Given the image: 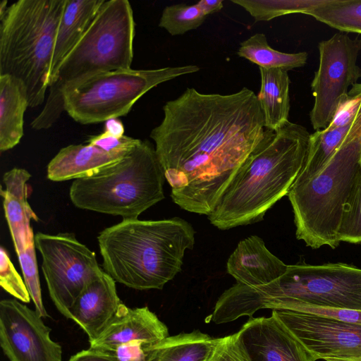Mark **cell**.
<instances>
[{
  "mask_svg": "<svg viewBox=\"0 0 361 361\" xmlns=\"http://www.w3.org/2000/svg\"><path fill=\"white\" fill-rule=\"evenodd\" d=\"M105 0H67L57 29L50 82L69 52L82 37Z\"/></svg>",
  "mask_w": 361,
  "mask_h": 361,
  "instance_id": "ffe728a7",
  "label": "cell"
},
{
  "mask_svg": "<svg viewBox=\"0 0 361 361\" xmlns=\"http://www.w3.org/2000/svg\"><path fill=\"white\" fill-rule=\"evenodd\" d=\"M319 63L311 83L314 98L310 119L315 130L327 128L348 95L357 84L361 69L357 63L361 38L336 33L318 45Z\"/></svg>",
  "mask_w": 361,
  "mask_h": 361,
  "instance_id": "8fae6325",
  "label": "cell"
},
{
  "mask_svg": "<svg viewBox=\"0 0 361 361\" xmlns=\"http://www.w3.org/2000/svg\"><path fill=\"white\" fill-rule=\"evenodd\" d=\"M128 153L108 152L93 145H70L63 147L49 161L47 178L64 181L91 176L117 162Z\"/></svg>",
  "mask_w": 361,
  "mask_h": 361,
  "instance_id": "d6986e66",
  "label": "cell"
},
{
  "mask_svg": "<svg viewBox=\"0 0 361 361\" xmlns=\"http://www.w3.org/2000/svg\"><path fill=\"white\" fill-rule=\"evenodd\" d=\"M0 286L16 299L23 302H30L31 297L25 281L16 271L3 247L0 249Z\"/></svg>",
  "mask_w": 361,
  "mask_h": 361,
  "instance_id": "4dcf8cb0",
  "label": "cell"
},
{
  "mask_svg": "<svg viewBox=\"0 0 361 361\" xmlns=\"http://www.w3.org/2000/svg\"><path fill=\"white\" fill-rule=\"evenodd\" d=\"M199 71L197 66L187 65L100 73L67 89L64 109L81 124L105 122L126 115L140 97L158 85Z\"/></svg>",
  "mask_w": 361,
  "mask_h": 361,
  "instance_id": "9c48e42d",
  "label": "cell"
},
{
  "mask_svg": "<svg viewBox=\"0 0 361 361\" xmlns=\"http://www.w3.org/2000/svg\"><path fill=\"white\" fill-rule=\"evenodd\" d=\"M35 248L34 238L27 243L25 249L17 255L25 285L35 306V311L41 317L45 318L48 317L49 314L42 302Z\"/></svg>",
  "mask_w": 361,
  "mask_h": 361,
  "instance_id": "f1b7e54d",
  "label": "cell"
},
{
  "mask_svg": "<svg viewBox=\"0 0 361 361\" xmlns=\"http://www.w3.org/2000/svg\"><path fill=\"white\" fill-rule=\"evenodd\" d=\"M141 141L127 135L115 137L104 132L90 137L87 143L93 145L106 152L128 153L133 150Z\"/></svg>",
  "mask_w": 361,
  "mask_h": 361,
  "instance_id": "1f68e13d",
  "label": "cell"
},
{
  "mask_svg": "<svg viewBox=\"0 0 361 361\" xmlns=\"http://www.w3.org/2000/svg\"><path fill=\"white\" fill-rule=\"evenodd\" d=\"M165 179L155 147L141 140L117 162L74 180L69 197L79 209L137 219L164 199Z\"/></svg>",
  "mask_w": 361,
  "mask_h": 361,
  "instance_id": "ba28073f",
  "label": "cell"
},
{
  "mask_svg": "<svg viewBox=\"0 0 361 361\" xmlns=\"http://www.w3.org/2000/svg\"><path fill=\"white\" fill-rule=\"evenodd\" d=\"M353 122L345 126L329 125L325 129L316 130L310 135L304 166L294 183L314 177L327 164L343 144Z\"/></svg>",
  "mask_w": 361,
  "mask_h": 361,
  "instance_id": "cb8c5ba5",
  "label": "cell"
},
{
  "mask_svg": "<svg viewBox=\"0 0 361 361\" xmlns=\"http://www.w3.org/2000/svg\"><path fill=\"white\" fill-rule=\"evenodd\" d=\"M142 341H133L118 347L114 352L120 361H145L149 349L151 348Z\"/></svg>",
  "mask_w": 361,
  "mask_h": 361,
  "instance_id": "836d02e7",
  "label": "cell"
},
{
  "mask_svg": "<svg viewBox=\"0 0 361 361\" xmlns=\"http://www.w3.org/2000/svg\"><path fill=\"white\" fill-rule=\"evenodd\" d=\"M135 23L128 0H105L88 28L64 59L49 85L45 104L31 122L51 128L65 111L66 90L92 76L131 68Z\"/></svg>",
  "mask_w": 361,
  "mask_h": 361,
  "instance_id": "5b68a950",
  "label": "cell"
},
{
  "mask_svg": "<svg viewBox=\"0 0 361 361\" xmlns=\"http://www.w3.org/2000/svg\"><path fill=\"white\" fill-rule=\"evenodd\" d=\"M261 85L257 95L266 129L276 130L288 121L290 111L288 71L281 68H259Z\"/></svg>",
  "mask_w": 361,
  "mask_h": 361,
  "instance_id": "7402d4cb",
  "label": "cell"
},
{
  "mask_svg": "<svg viewBox=\"0 0 361 361\" xmlns=\"http://www.w3.org/2000/svg\"><path fill=\"white\" fill-rule=\"evenodd\" d=\"M272 312L317 360L361 361V324L290 310Z\"/></svg>",
  "mask_w": 361,
  "mask_h": 361,
  "instance_id": "7c38bea8",
  "label": "cell"
},
{
  "mask_svg": "<svg viewBox=\"0 0 361 361\" xmlns=\"http://www.w3.org/2000/svg\"><path fill=\"white\" fill-rule=\"evenodd\" d=\"M163 112L150 137L172 200L208 216L264 136L257 97L247 87L230 94L187 88Z\"/></svg>",
  "mask_w": 361,
  "mask_h": 361,
  "instance_id": "6da1fadb",
  "label": "cell"
},
{
  "mask_svg": "<svg viewBox=\"0 0 361 361\" xmlns=\"http://www.w3.org/2000/svg\"><path fill=\"white\" fill-rule=\"evenodd\" d=\"M30 177L27 170L16 167L3 176L5 188H1V195L4 199L5 217L17 254L23 251L27 243L35 238L30 221H38L27 201V182Z\"/></svg>",
  "mask_w": 361,
  "mask_h": 361,
  "instance_id": "ac0fdd59",
  "label": "cell"
},
{
  "mask_svg": "<svg viewBox=\"0 0 361 361\" xmlns=\"http://www.w3.org/2000/svg\"><path fill=\"white\" fill-rule=\"evenodd\" d=\"M217 341L198 330L169 336L149 349L145 361H207Z\"/></svg>",
  "mask_w": 361,
  "mask_h": 361,
  "instance_id": "603a6c76",
  "label": "cell"
},
{
  "mask_svg": "<svg viewBox=\"0 0 361 361\" xmlns=\"http://www.w3.org/2000/svg\"><path fill=\"white\" fill-rule=\"evenodd\" d=\"M121 301L116 281L104 271L80 293L70 309L71 319L95 340L116 314Z\"/></svg>",
  "mask_w": 361,
  "mask_h": 361,
  "instance_id": "2e32d148",
  "label": "cell"
},
{
  "mask_svg": "<svg viewBox=\"0 0 361 361\" xmlns=\"http://www.w3.org/2000/svg\"><path fill=\"white\" fill-rule=\"evenodd\" d=\"M67 0H19L0 18V75L26 87L29 106L46 101L57 29Z\"/></svg>",
  "mask_w": 361,
  "mask_h": 361,
  "instance_id": "52a82bcc",
  "label": "cell"
},
{
  "mask_svg": "<svg viewBox=\"0 0 361 361\" xmlns=\"http://www.w3.org/2000/svg\"><path fill=\"white\" fill-rule=\"evenodd\" d=\"M35 310L16 299L0 302V345L10 361H62V348Z\"/></svg>",
  "mask_w": 361,
  "mask_h": 361,
  "instance_id": "4fadbf2b",
  "label": "cell"
},
{
  "mask_svg": "<svg viewBox=\"0 0 361 361\" xmlns=\"http://www.w3.org/2000/svg\"><path fill=\"white\" fill-rule=\"evenodd\" d=\"M323 0H232L243 8L255 21H269L290 14L304 13L319 5Z\"/></svg>",
  "mask_w": 361,
  "mask_h": 361,
  "instance_id": "4316f807",
  "label": "cell"
},
{
  "mask_svg": "<svg viewBox=\"0 0 361 361\" xmlns=\"http://www.w3.org/2000/svg\"><path fill=\"white\" fill-rule=\"evenodd\" d=\"M29 106L27 90L18 79L0 75V151L16 146L23 136L24 114Z\"/></svg>",
  "mask_w": 361,
  "mask_h": 361,
  "instance_id": "44dd1931",
  "label": "cell"
},
{
  "mask_svg": "<svg viewBox=\"0 0 361 361\" xmlns=\"http://www.w3.org/2000/svg\"><path fill=\"white\" fill-rule=\"evenodd\" d=\"M7 0H2L0 3V18L4 16V14L5 13L8 7L7 6Z\"/></svg>",
  "mask_w": 361,
  "mask_h": 361,
  "instance_id": "74e56055",
  "label": "cell"
},
{
  "mask_svg": "<svg viewBox=\"0 0 361 361\" xmlns=\"http://www.w3.org/2000/svg\"><path fill=\"white\" fill-rule=\"evenodd\" d=\"M326 361H350V360H339V359H327Z\"/></svg>",
  "mask_w": 361,
  "mask_h": 361,
  "instance_id": "f35d334b",
  "label": "cell"
},
{
  "mask_svg": "<svg viewBox=\"0 0 361 361\" xmlns=\"http://www.w3.org/2000/svg\"><path fill=\"white\" fill-rule=\"evenodd\" d=\"M361 176V106L343 144L314 177L293 183L288 197L295 235L312 249L340 244L344 207Z\"/></svg>",
  "mask_w": 361,
  "mask_h": 361,
  "instance_id": "8992f818",
  "label": "cell"
},
{
  "mask_svg": "<svg viewBox=\"0 0 361 361\" xmlns=\"http://www.w3.org/2000/svg\"><path fill=\"white\" fill-rule=\"evenodd\" d=\"M35 244L42 255V271L49 296L60 313L70 319L75 300L104 270L95 253L73 233L38 232Z\"/></svg>",
  "mask_w": 361,
  "mask_h": 361,
  "instance_id": "30bf717a",
  "label": "cell"
},
{
  "mask_svg": "<svg viewBox=\"0 0 361 361\" xmlns=\"http://www.w3.org/2000/svg\"><path fill=\"white\" fill-rule=\"evenodd\" d=\"M187 221L123 219L97 236L103 270L116 282L139 290L163 288L178 274L195 245Z\"/></svg>",
  "mask_w": 361,
  "mask_h": 361,
  "instance_id": "3957f363",
  "label": "cell"
},
{
  "mask_svg": "<svg viewBox=\"0 0 361 361\" xmlns=\"http://www.w3.org/2000/svg\"><path fill=\"white\" fill-rule=\"evenodd\" d=\"M196 4L206 16L219 12L224 7L221 0H200Z\"/></svg>",
  "mask_w": 361,
  "mask_h": 361,
  "instance_id": "8d00e7d4",
  "label": "cell"
},
{
  "mask_svg": "<svg viewBox=\"0 0 361 361\" xmlns=\"http://www.w3.org/2000/svg\"><path fill=\"white\" fill-rule=\"evenodd\" d=\"M206 17L197 4H173L164 8L159 26L172 36L180 35L199 27Z\"/></svg>",
  "mask_w": 361,
  "mask_h": 361,
  "instance_id": "83f0119b",
  "label": "cell"
},
{
  "mask_svg": "<svg viewBox=\"0 0 361 361\" xmlns=\"http://www.w3.org/2000/svg\"><path fill=\"white\" fill-rule=\"evenodd\" d=\"M207 361H247L240 351L235 334L218 338V341Z\"/></svg>",
  "mask_w": 361,
  "mask_h": 361,
  "instance_id": "d6a6232c",
  "label": "cell"
},
{
  "mask_svg": "<svg viewBox=\"0 0 361 361\" xmlns=\"http://www.w3.org/2000/svg\"><path fill=\"white\" fill-rule=\"evenodd\" d=\"M68 361H120L115 355L92 349L83 350L72 355Z\"/></svg>",
  "mask_w": 361,
  "mask_h": 361,
  "instance_id": "e575fe53",
  "label": "cell"
},
{
  "mask_svg": "<svg viewBox=\"0 0 361 361\" xmlns=\"http://www.w3.org/2000/svg\"><path fill=\"white\" fill-rule=\"evenodd\" d=\"M235 337L247 361L317 360L274 312L269 317H251Z\"/></svg>",
  "mask_w": 361,
  "mask_h": 361,
  "instance_id": "5bb4252c",
  "label": "cell"
},
{
  "mask_svg": "<svg viewBox=\"0 0 361 361\" xmlns=\"http://www.w3.org/2000/svg\"><path fill=\"white\" fill-rule=\"evenodd\" d=\"M104 132L115 137H122L125 128L122 121L118 118H110L105 121Z\"/></svg>",
  "mask_w": 361,
  "mask_h": 361,
  "instance_id": "d590c367",
  "label": "cell"
},
{
  "mask_svg": "<svg viewBox=\"0 0 361 361\" xmlns=\"http://www.w3.org/2000/svg\"><path fill=\"white\" fill-rule=\"evenodd\" d=\"M338 239L340 243H361V176L344 207Z\"/></svg>",
  "mask_w": 361,
  "mask_h": 361,
  "instance_id": "f546056e",
  "label": "cell"
},
{
  "mask_svg": "<svg viewBox=\"0 0 361 361\" xmlns=\"http://www.w3.org/2000/svg\"><path fill=\"white\" fill-rule=\"evenodd\" d=\"M288 266L267 248L260 237L253 235L238 243L228 259L226 269L236 283L257 287L280 278Z\"/></svg>",
  "mask_w": 361,
  "mask_h": 361,
  "instance_id": "e0dca14e",
  "label": "cell"
},
{
  "mask_svg": "<svg viewBox=\"0 0 361 361\" xmlns=\"http://www.w3.org/2000/svg\"><path fill=\"white\" fill-rule=\"evenodd\" d=\"M169 336L167 326L147 307L130 308L123 302L104 331L90 348L106 353L133 341L154 345Z\"/></svg>",
  "mask_w": 361,
  "mask_h": 361,
  "instance_id": "9a60e30c",
  "label": "cell"
},
{
  "mask_svg": "<svg viewBox=\"0 0 361 361\" xmlns=\"http://www.w3.org/2000/svg\"><path fill=\"white\" fill-rule=\"evenodd\" d=\"M310 133L288 121L264 136L236 172L215 209L210 223L221 230L262 220L265 213L287 195L307 157Z\"/></svg>",
  "mask_w": 361,
  "mask_h": 361,
  "instance_id": "7a4b0ae2",
  "label": "cell"
},
{
  "mask_svg": "<svg viewBox=\"0 0 361 361\" xmlns=\"http://www.w3.org/2000/svg\"><path fill=\"white\" fill-rule=\"evenodd\" d=\"M237 54L257 64L259 68H281L287 71L304 66L308 56L305 51L290 54L271 48L263 33H256L243 41Z\"/></svg>",
  "mask_w": 361,
  "mask_h": 361,
  "instance_id": "d4e9b609",
  "label": "cell"
},
{
  "mask_svg": "<svg viewBox=\"0 0 361 361\" xmlns=\"http://www.w3.org/2000/svg\"><path fill=\"white\" fill-rule=\"evenodd\" d=\"M306 14L341 32L361 34V0H323Z\"/></svg>",
  "mask_w": 361,
  "mask_h": 361,
  "instance_id": "484cf974",
  "label": "cell"
},
{
  "mask_svg": "<svg viewBox=\"0 0 361 361\" xmlns=\"http://www.w3.org/2000/svg\"><path fill=\"white\" fill-rule=\"evenodd\" d=\"M302 306L361 311V269L344 263L288 265L285 274L267 285L252 287L235 283L216 302L218 324L260 309L295 310Z\"/></svg>",
  "mask_w": 361,
  "mask_h": 361,
  "instance_id": "277c9868",
  "label": "cell"
}]
</instances>
